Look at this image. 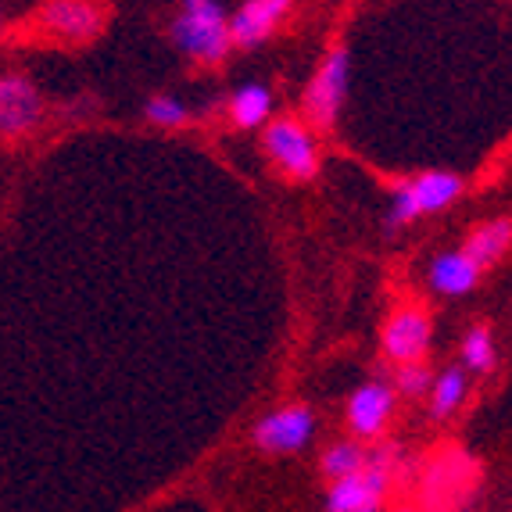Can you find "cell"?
<instances>
[{"mask_svg": "<svg viewBox=\"0 0 512 512\" xmlns=\"http://www.w3.org/2000/svg\"><path fill=\"white\" fill-rule=\"evenodd\" d=\"M172 43L190 61L215 69L230 58V15L219 0H180V11L172 18Z\"/></svg>", "mask_w": 512, "mask_h": 512, "instance_id": "obj_1", "label": "cell"}, {"mask_svg": "<svg viewBox=\"0 0 512 512\" xmlns=\"http://www.w3.org/2000/svg\"><path fill=\"white\" fill-rule=\"evenodd\" d=\"M348 83H351V54L344 43H333L330 51L323 54V61L316 65L312 79L305 86V97H301V115L312 129L326 133V129L337 126L348 101Z\"/></svg>", "mask_w": 512, "mask_h": 512, "instance_id": "obj_2", "label": "cell"}, {"mask_svg": "<svg viewBox=\"0 0 512 512\" xmlns=\"http://www.w3.org/2000/svg\"><path fill=\"white\" fill-rule=\"evenodd\" d=\"M398 459H402L398 444H380L376 452H366V466L359 473L330 484V491H326V512L380 509L387 487H391L394 470H398Z\"/></svg>", "mask_w": 512, "mask_h": 512, "instance_id": "obj_3", "label": "cell"}, {"mask_svg": "<svg viewBox=\"0 0 512 512\" xmlns=\"http://www.w3.org/2000/svg\"><path fill=\"white\" fill-rule=\"evenodd\" d=\"M265 154L280 165L283 176L305 183L319 172V151H316V137L312 129L305 126L294 115H280V119L265 122V137H262Z\"/></svg>", "mask_w": 512, "mask_h": 512, "instance_id": "obj_4", "label": "cell"}, {"mask_svg": "<svg viewBox=\"0 0 512 512\" xmlns=\"http://www.w3.org/2000/svg\"><path fill=\"white\" fill-rule=\"evenodd\" d=\"M33 22L40 33L54 36V40L86 43L104 33L108 11H104L97 0H47V4L36 11Z\"/></svg>", "mask_w": 512, "mask_h": 512, "instance_id": "obj_5", "label": "cell"}, {"mask_svg": "<svg viewBox=\"0 0 512 512\" xmlns=\"http://www.w3.org/2000/svg\"><path fill=\"white\" fill-rule=\"evenodd\" d=\"M251 437H255V448H262L265 455H294L316 437V412L308 405H283L258 419Z\"/></svg>", "mask_w": 512, "mask_h": 512, "instance_id": "obj_6", "label": "cell"}, {"mask_svg": "<svg viewBox=\"0 0 512 512\" xmlns=\"http://www.w3.org/2000/svg\"><path fill=\"white\" fill-rule=\"evenodd\" d=\"M384 351L387 359L405 366V362H423L434 341V319L423 305H405L398 308L384 326Z\"/></svg>", "mask_w": 512, "mask_h": 512, "instance_id": "obj_7", "label": "cell"}, {"mask_svg": "<svg viewBox=\"0 0 512 512\" xmlns=\"http://www.w3.org/2000/svg\"><path fill=\"white\" fill-rule=\"evenodd\" d=\"M394 402H398V394L387 380H366L362 387H355V394L348 398V427L355 441H376L384 434Z\"/></svg>", "mask_w": 512, "mask_h": 512, "instance_id": "obj_8", "label": "cell"}, {"mask_svg": "<svg viewBox=\"0 0 512 512\" xmlns=\"http://www.w3.org/2000/svg\"><path fill=\"white\" fill-rule=\"evenodd\" d=\"M294 0H244L237 15L230 18V43L240 51H255L280 29V22L291 15Z\"/></svg>", "mask_w": 512, "mask_h": 512, "instance_id": "obj_9", "label": "cell"}, {"mask_svg": "<svg viewBox=\"0 0 512 512\" xmlns=\"http://www.w3.org/2000/svg\"><path fill=\"white\" fill-rule=\"evenodd\" d=\"M40 115L43 97L26 76H0V137H26Z\"/></svg>", "mask_w": 512, "mask_h": 512, "instance_id": "obj_10", "label": "cell"}, {"mask_svg": "<svg viewBox=\"0 0 512 512\" xmlns=\"http://www.w3.org/2000/svg\"><path fill=\"white\" fill-rule=\"evenodd\" d=\"M480 276L484 273H480L470 258L462 255V248H455V251H441V255L430 262L427 280L437 294H444V298H466L470 291H477Z\"/></svg>", "mask_w": 512, "mask_h": 512, "instance_id": "obj_11", "label": "cell"}, {"mask_svg": "<svg viewBox=\"0 0 512 512\" xmlns=\"http://www.w3.org/2000/svg\"><path fill=\"white\" fill-rule=\"evenodd\" d=\"M405 187H409L419 215H437V212H444V208H452L462 197V176L434 169V172H423V176L405 180Z\"/></svg>", "mask_w": 512, "mask_h": 512, "instance_id": "obj_12", "label": "cell"}, {"mask_svg": "<svg viewBox=\"0 0 512 512\" xmlns=\"http://www.w3.org/2000/svg\"><path fill=\"white\" fill-rule=\"evenodd\" d=\"M509 240H512L509 215H498V219H491V222H480L477 230L466 237V244H462V255L470 258L480 273H484V269H491L495 262H502L505 251H509Z\"/></svg>", "mask_w": 512, "mask_h": 512, "instance_id": "obj_13", "label": "cell"}, {"mask_svg": "<svg viewBox=\"0 0 512 512\" xmlns=\"http://www.w3.org/2000/svg\"><path fill=\"white\" fill-rule=\"evenodd\" d=\"M226 111H230V122L240 129H258L269 122L273 115V90L265 83H244L237 86L226 101Z\"/></svg>", "mask_w": 512, "mask_h": 512, "instance_id": "obj_14", "label": "cell"}, {"mask_svg": "<svg viewBox=\"0 0 512 512\" xmlns=\"http://www.w3.org/2000/svg\"><path fill=\"white\" fill-rule=\"evenodd\" d=\"M430 419H448L470 394V380H466V369L448 366L437 380H430Z\"/></svg>", "mask_w": 512, "mask_h": 512, "instance_id": "obj_15", "label": "cell"}, {"mask_svg": "<svg viewBox=\"0 0 512 512\" xmlns=\"http://www.w3.org/2000/svg\"><path fill=\"white\" fill-rule=\"evenodd\" d=\"M362 466H366V448H362L355 437H351V441L330 444L323 452V459H319V470L326 473V480H344V477H351V473H359Z\"/></svg>", "mask_w": 512, "mask_h": 512, "instance_id": "obj_16", "label": "cell"}, {"mask_svg": "<svg viewBox=\"0 0 512 512\" xmlns=\"http://www.w3.org/2000/svg\"><path fill=\"white\" fill-rule=\"evenodd\" d=\"M462 362H466V369H473V373H491L498 362V351H495V341H491V330H487L484 323L473 326L466 337H462Z\"/></svg>", "mask_w": 512, "mask_h": 512, "instance_id": "obj_17", "label": "cell"}, {"mask_svg": "<svg viewBox=\"0 0 512 512\" xmlns=\"http://www.w3.org/2000/svg\"><path fill=\"white\" fill-rule=\"evenodd\" d=\"M144 115H147V122H154V126H162V129H180L190 122L187 104H183L180 97H169V94L151 97V101L144 104Z\"/></svg>", "mask_w": 512, "mask_h": 512, "instance_id": "obj_18", "label": "cell"}, {"mask_svg": "<svg viewBox=\"0 0 512 512\" xmlns=\"http://www.w3.org/2000/svg\"><path fill=\"white\" fill-rule=\"evenodd\" d=\"M430 369L423 366V362H405V366H398V373H394V394H405V398H423V394L430 391Z\"/></svg>", "mask_w": 512, "mask_h": 512, "instance_id": "obj_19", "label": "cell"}, {"mask_svg": "<svg viewBox=\"0 0 512 512\" xmlns=\"http://www.w3.org/2000/svg\"><path fill=\"white\" fill-rule=\"evenodd\" d=\"M362 512H380V509H362Z\"/></svg>", "mask_w": 512, "mask_h": 512, "instance_id": "obj_20", "label": "cell"}, {"mask_svg": "<svg viewBox=\"0 0 512 512\" xmlns=\"http://www.w3.org/2000/svg\"><path fill=\"white\" fill-rule=\"evenodd\" d=\"M398 512H412V509H398Z\"/></svg>", "mask_w": 512, "mask_h": 512, "instance_id": "obj_21", "label": "cell"}, {"mask_svg": "<svg viewBox=\"0 0 512 512\" xmlns=\"http://www.w3.org/2000/svg\"><path fill=\"white\" fill-rule=\"evenodd\" d=\"M0 26H4V22H0Z\"/></svg>", "mask_w": 512, "mask_h": 512, "instance_id": "obj_22", "label": "cell"}]
</instances>
